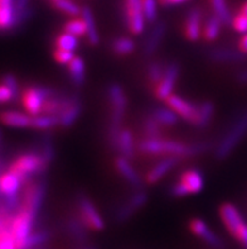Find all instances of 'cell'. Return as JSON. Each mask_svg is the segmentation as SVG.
Masks as SVG:
<instances>
[{"label":"cell","mask_w":247,"mask_h":249,"mask_svg":"<svg viewBox=\"0 0 247 249\" xmlns=\"http://www.w3.org/2000/svg\"><path fill=\"white\" fill-rule=\"evenodd\" d=\"M212 144L208 142L185 143L164 138H144L139 143V151L144 155L150 156H175V157H194L210 151Z\"/></svg>","instance_id":"1"},{"label":"cell","mask_w":247,"mask_h":249,"mask_svg":"<svg viewBox=\"0 0 247 249\" xmlns=\"http://www.w3.org/2000/svg\"><path fill=\"white\" fill-rule=\"evenodd\" d=\"M107 98L111 105V115H110L109 126H107V142L110 148L117 151L119 137L124 122L126 107H128V98H126L124 89L119 84H111L107 89Z\"/></svg>","instance_id":"2"},{"label":"cell","mask_w":247,"mask_h":249,"mask_svg":"<svg viewBox=\"0 0 247 249\" xmlns=\"http://www.w3.org/2000/svg\"><path fill=\"white\" fill-rule=\"evenodd\" d=\"M247 136V110L232 123L231 128L223 134L216 147V158L222 161L235 151L242 139Z\"/></svg>","instance_id":"3"},{"label":"cell","mask_w":247,"mask_h":249,"mask_svg":"<svg viewBox=\"0 0 247 249\" xmlns=\"http://www.w3.org/2000/svg\"><path fill=\"white\" fill-rule=\"evenodd\" d=\"M48 166L43 161L41 153L35 152H27L18 157L9 164L8 170L13 171L14 174L18 175L20 178L25 182V185L31 182L33 178L43 174L44 170Z\"/></svg>","instance_id":"4"},{"label":"cell","mask_w":247,"mask_h":249,"mask_svg":"<svg viewBox=\"0 0 247 249\" xmlns=\"http://www.w3.org/2000/svg\"><path fill=\"white\" fill-rule=\"evenodd\" d=\"M47 194V182L44 178L32 180L24 186L22 193V206L20 210L28 213L32 218L37 220L42 205Z\"/></svg>","instance_id":"5"},{"label":"cell","mask_w":247,"mask_h":249,"mask_svg":"<svg viewBox=\"0 0 247 249\" xmlns=\"http://www.w3.org/2000/svg\"><path fill=\"white\" fill-rule=\"evenodd\" d=\"M58 94L60 92L56 91L54 89L48 88V86H31L22 95L23 107H25V110L28 111L29 115H32V117L39 115V114L43 113L44 103L48 99L57 96Z\"/></svg>","instance_id":"6"},{"label":"cell","mask_w":247,"mask_h":249,"mask_svg":"<svg viewBox=\"0 0 247 249\" xmlns=\"http://www.w3.org/2000/svg\"><path fill=\"white\" fill-rule=\"evenodd\" d=\"M124 23L132 35H141L145 28L143 0H124Z\"/></svg>","instance_id":"7"},{"label":"cell","mask_w":247,"mask_h":249,"mask_svg":"<svg viewBox=\"0 0 247 249\" xmlns=\"http://www.w3.org/2000/svg\"><path fill=\"white\" fill-rule=\"evenodd\" d=\"M77 208L80 212V218L82 219L84 224L87 225L88 229H94V231H102L105 228V221L102 216L99 214L97 209L91 202L87 196L80 194L77 196Z\"/></svg>","instance_id":"8"},{"label":"cell","mask_w":247,"mask_h":249,"mask_svg":"<svg viewBox=\"0 0 247 249\" xmlns=\"http://www.w3.org/2000/svg\"><path fill=\"white\" fill-rule=\"evenodd\" d=\"M181 67L177 62L169 63L165 67L164 75L160 80V82L155 86V96L160 100H168L169 96H172L174 91L175 84L179 77Z\"/></svg>","instance_id":"9"},{"label":"cell","mask_w":247,"mask_h":249,"mask_svg":"<svg viewBox=\"0 0 247 249\" xmlns=\"http://www.w3.org/2000/svg\"><path fill=\"white\" fill-rule=\"evenodd\" d=\"M35 219L32 218L28 213L24 210H19L12 220V233L16 240V244L19 246L24 242L27 238L31 235V233L34 231Z\"/></svg>","instance_id":"10"},{"label":"cell","mask_w":247,"mask_h":249,"mask_svg":"<svg viewBox=\"0 0 247 249\" xmlns=\"http://www.w3.org/2000/svg\"><path fill=\"white\" fill-rule=\"evenodd\" d=\"M148 201V194L145 191H140L139 190L138 193H135L134 195L130 197L126 202H124L121 206H120L117 210H116L115 214V220L116 223H125L129 219L132 218L135 213L140 210L143 206L147 204Z\"/></svg>","instance_id":"11"},{"label":"cell","mask_w":247,"mask_h":249,"mask_svg":"<svg viewBox=\"0 0 247 249\" xmlns=\"http://www.w3.org/2000/svg\"><path fill=\"white\" fill-rule=\"evenodd\" d=\"M219 215H221L223 224L227 228L230 234L237 238L238 233L245 225L244 218L237 210V208L235 205H232V204H223L219 209Z\"/></svg>","instance_id":"12"},{"label":"cell","mask_w":247,"mask_h":249,"mask_svg":"<svg viewBox=\"0 0 247 249\" xmlns=\"http://www.w3.org/2000/svg\"><path fill=\"white\" fill-rule=\"evenodd\" d=\"M166 104H168V107H172L173 110L178 114L179 117L183 118L185 122L192 124L194 123L196 117H197L198 105L193 104V103H189L185 99L181 98V96L174 94L172 96H169L168 100H166Z\"/></svg>","instance_id":"13"},{"label":"cell","mask_w":247,"mask_h":249,"mask_svg":"<svg viewBox=\"0 0 247 249\" xmlns=\"http://www.w3.org/2000/svg\"><path fill=\"white\" fill-rule=\"evenodd\" d=\"M189 228H191L192 233H194L197 237L202 238L206 244L214 249H223L225 248V243L223 240L217 235L214 231H212L210 228L207 227V224L200 219H193L189 223Z\"/></svg>","instance_id":"14"},{"label":"cell","mask_w":247,"mask_h":249,"mask_svg":"<svg viewBox=\"0 0 247 249\" xmlns=\"http://www.w3.org/2000/svg\"><path fill=\"white\" fill-rule=\"evenodd\" d=\"M181 161V157L175 156H166L162 161L158 162L155 166H153L149 172L147 174V182L148 183H157L159 182L166 174H169L174 167L178 166L179 162Z\"/></svg>","instance_id":"15"},{"label":"cell","mask_w":247,"mask_h":249,"mask_svg":"<svg viewBox=\"0 0 247 249\" xmlns=\"http://www.w3.org/2000/svg\"><path fill=\"white\" fill-rule=\"evenodd\" d=\"M208 57L211 61L217 63H240L246 61L247 54L241 50L217 47L208 52Z\"/></svg>","instance_id":"16"},{"label":"cell","mask_w":247,"mask_h":249,"mask_svg":"<svg viewBox=\"0 0 247 249\" xmlns=\"http://www.w3.org/2000/svg\"><path fill=\"white\" fill-rule=\"evenodd\" d=\"M202 10L198 6L192 8L187 14L184 24V33L188 41L197 42L202 35Z\"/></svg>","instance_id":"17"},{"label":"cell","mask_w":247,"mask_h":249,"mask_svg":"<svg viewBox=\"0 0 247 249\" xmlns=\"http://www.w3.org/2000/svg\"><path fill=\"white\" fill-rule=\"evenodd\" d=\"M166 32V23L160 20L157 24L154 25V28L151 29L149 36H148L147 41L144 43V48H143V53L145 57H151L159 48L160 43L163 42V38L165 36Z\"/></svg>","instance_id":"18"},{"label":"cell","mask_w":247,"mask_h":249,"mask_svg":"<svg viewBox=\"0 0 247 249\" xmlns=\"http://www.w3.org/2000/svg\"><path fill=\"white\" fill-rule=\"evenodd\" d=\"M25 186V182L18 176L16 174H14L13 171L8 170L6 172H4L0 177V190H1V194L6 196H16L22 195L20 191H22L23 187Z\"/></svg>","instance_id":"19"},{"label":"cell","mask_w":247,"mask_h":249,"mask_svg":"<svg viewBox=\"0 0 247 249\" xmlns=\"http://www.w3.org/2000/svg\"><path fill=\"white\" fill-rule=\"evenodd\" d=\"M77 99H79L77 96H69V95H65L60 92L57 96L48 99L44 103L43 113L52 114V115H60L66 109H68Z\"/></svg>","instance_id":"20"},{"label":"cell","mask_w":247,"mask_h":249,"mask_svg":"<svg viewBox=\"0 0 247 249\" xmlns=\"http://www.w3.org/2000/svg\"><path fill=\"white\" fill-rule=\"evenodd\" d=\"M116 170L119 171V174L121 175L126 180V182L130 185V186L135 187V189H139L143 185V180L140 178L139 174L136 172V170L134 168L130 161L126 160L124 157H119L115 161Z\"/></svg>","instance_id":"21"},{"label":"cell","mask_w":247,"mask_h":249,"mask_svg":"<svg viewBox=\"0 0 247 249\" xmlns=\"http://www.w3.org/2000/svg\"><path fill=\"white\" fill-rule=\"evenodd\" d=\"M66 231H68L71 239L75 240L76 243L83 244L88 240V227L81 218L71 216L66 223Z\"/></svg>","instance_id":"22"},{"label":"cell","mask_w":247,"mask_h":249,"mask_svg":"<svg viewBox=\"0 0 247 249\" xmlns=\"http://www.w3.org/2000/svg\"><path fill=\"white\" fill-rule=\"evenodd\" d=\"M0 122L8 126L14 128H29L32 123V115L20 111L6 110L0 114Z\"/></svg>","instance_id":"23"},{"label":"cell","mask_w":247,"mask_h":249,"mask_svg":"<svg viewBox=\"0 0 247 249\" xmlns=\"http://www.w3.org/2000/svg\"><path fill=\"white\" fill-rule=\"evenodd\" d=\"M81 18L83 19L84 24H86V37H87L88 43L92 44V46L100 43V35L97 31L94 13H92L90 6H82Z\"/></svg>","instance_id":"24"},{"label":"cell","mask_w":247,"mask_h":249,"mask_svg":"<svg viewBox=\"0 0 247 249\" xmlns=\"http://www.w3.org/2000/svg\"><path fill=\"white\" fill-rule=\"evenodd\" d=\"M181 182L184 185L185 189L189 194H197L202 191L204 186L203 176L199 171L197 170H188L181 175Z\"/></svg>","instance_id":"25"},{"label":"cell","mask_w":247,"mask_h":249,"mask_svg":"<svg viewBox=\"0 0 247 249\" xmlns=\"http://www.w3.org/2000/svg\"><path fill=\"white\" fill-rule=\"evenodd\" d=\"M16 17L14 0H0V29L12 31Z\"/></svg>","instance_id":"26"},{"label":"cell","mask_w":247,"mask_h":249,"mask_svg":"<svg viewBox=\"0 0 247 249\" xmlns=\"http://www.w3.org/2000/svg\"><path fill=\"white\" fill-rule=\"evenodd\" d=\"M52 238V233L47 229H39V231H33L27 239L23 242L18 249H35L41 248L44 244H47Z\"/></svg>","instance_id":"27"},{"label":"cell","mask_w":247,"mask_h":249,"mask_svg":"<svg viewBox=\"0 0 247 249\" xmlns=\"http://www.w3.org/2000/svg\"><path fill=\"white\" fill-rule=\"evenodd\" d=\"M117 151L120 152L121 157L126 160H132L135 155V143L134 136H132V130L122 129L119 137V145H117Z\"/></svg>","instance_id":"28"},{"label":"cell","mask_w":247,"mask_h":249,"mask_svg":"<svg viewBox=\"0 0 247 249\" xmlns=\"http://www.w3.org/2000/svg\"><path fill=\"white\" fill-rule=\"evenodd\" d=\"M68 72L71 81L76 88L83 85L84 80H86V65L81 57L75 56V58L69 62Z\"/></svg>","instance_id":"29"},{"label":"cell","mask_w":247,"mask_h":249,"mask_svg":"<svg viewBox=\"0 0 247 249\" xmlns=\"http://www.w3.org/2000/svg\"><path fill=\"white\" fill-rule=\"evenodd\" d=\"M213 113H214V105L211 101H203L202 104L198 105L197 117H196L193 125L197 126L198 129L207 128L212 122Z\"/></svg>","instance_id":"30"},{"label":"cell","mask_w":247,"mask_h":249,"mask_svg":"<svg viewBox=\"0 0 247 249\" xmlns=\"http://www.w3.org/2000/svg\"><path fill=\"white\" fill-rule=\"evenodd\" d=\"M151 115L158 120L160 125L163 126H173L178 123L179 115L170 107H155L151 111Z\"/></svg>","instance_id":"31"},{"label":"cell","mask_w":247,"mask_h":249,"mask_svg":"<svg viewBox=\"0 0 247 249\" xmlns=\"http://www.w3.org/2000/svg\"><path fill=\"white\" fill-rule=\"evenodd\" d=\"M81 101H80V99H77L68 109H66L62 114L58 115V117H60V125L63 126V128H69V126H72L73 124L76 123V120L79 119L80 115H81Z\"/></svg>","instance_id":"32"},{"label":"cell","mask_w":247,"mask_h":249,"mask_svg":"<svg viewBox=\"0 0 247 249\" xmlns=\"http://www.w3.org/2000/svg\"><path fill=\"white\" fill-rule=\"evenodd\" d=\"M60 125V117L52 114H39L32 117L31 128L33 129H52L54 126Z\"/></svg>","instance_id":"33"},{"label":"cell","mask_w":247,"mask_h":249,"mask_svg":"<svg viewBox=\"0 0 247 249\" xmlns=\"http://www.w3.org/2000/svg\"><path fill=\"white\" fill-rule=\"evenodd\" d=\"M222 24L223 23L221 22V19L216 14H212V16L208 17L203 28V36L206 38V41H216L217 38H218L219 33H221V29H222L221 27H222Z\"/></svg>","instance_id":"34"},{"label":"cell","mask_w":247,"mask_h":249,"mask_svg":"<svg viewBox=\"0 0 247 249\" xmlns=\"http://www.w3.org/2000/svg\"><path fill=\"white\" fill-rule=\"evenodd\" d=\"M211 5L213 8V14H216L223 24H231L233 18L226 0H211Z\"/></svg>","instance_id":"35"},{"label":"cell","mask_w":247,"mask_h":249,"mask_svg":"<svg viewBox=\"0 0 247 249\" xmlns=\"http://www.w3.org/2000/svg\"><path fill=\"white\" fill-rule=\"evenodd\" d=\"M111 48L117 56H126L135 51V42L128 37L116 38L111 44Z\"/></svg>","instance_id":"36"},{"label":"cell","mask_w":247,"mask_h":249,"mask_svg":"<svg viewBox=\"0 0 247 249\" xmlns=\"http://www.w3.org/2000/svg\"><path fill=\"white\" fill-rule=\"evenodd\" d=\"M79 47V37H76L73 35H69L67 32L60 35L56 39V48L58 50H65V51H71L75 52Z\"/></svg>","instance_id":"37"},{"label":"cell","mask_w":247,"mask_h":249,"mask_svg":"<svg viewBox=\"0 0 247 249\" xmlns=\"http://www.w3.org/2000/svg\"><path fill=\"white\" fill-rule=\"evenodd\" d=\"M39 153H41L42 158H43V161L46 162L47 166H49V163L53 162L56 151H54V144L50 134H44L43 136V139H42L41 143V152Z\"/></svg>","instance_id":"38"},{"label":"cell","mask_w":247,"mask_h":249,"mask_svg":"<svg viewBox=\"0 0 247 249\" xmlns=\"http://www.w3.org/2000/svg\"><path fill=\"white\" fill-rule=\"evenodd\" d=\"M143 133H144L145 138H160L162 125L158 123V120L153 115H150V117L145 118L143 122Z\"/></svg>","instance_id":"39"},{"label":"cell","mask_w":247,"mask_h":249,"mask_svg":"<svg viewBox=\"0 0 247 249\" xmlns=\"http://www.w3.org/2000/svg\"><path fill=\"white\" fill-rule=\"evenodd\" d=\"M54 6L69 17H75V18L81 17L82 8L73 3L72 0H58V1H54Z\"/></svg>","instance_id":"40"},{"label":"cell","mask_w":247,"mask_h":249,"mask_svg":"<svg viewBox=\"0 0 247 249\" xmlns=\"http://www.w3.org/2000/svg\"><path fill=\"white\" fill-rule=\"evenodd\" d=\"M65 32L73 35L76 37H81V36H86V24H84L83 19L82 18H75L71 19L65 24Z\"/></svg>","instance_id":"41"},{"label":"cell","mask_w":247,"mask_h":249,"mask_svg":"<svg viewBox=\"0 0 247 249\" xmlns=\"http://www.w3.org/2000/svg\"><path fill=\"white\" fill-rule=\"evenodd\" d=\"M164 71H165V67L159 61L150 62V65L148 66V77H149L151 84L157 86L160 82V80H162V77H163Z\"/></svg>","instance_id":"42"},{"label":"cell","mask_w":247,"mask_h":249,"mask_svg":"<svg viewBox=\"0 0 247 249\" xmlns=\"http://www.w3.org/2000/svg\"><path fill=\"white\" fill-rule=\"evenodd\" d=\"M143 13L145 20L154 23L158 18V3L157 0H143Z\"/></svg>","instance_id":"43"},{"label":"cell","mask_w":247,"mask_h":249,"mask_svg":"<svg viewBox=\"0 0 247 249\" xmlns=\"http://www.w3.org/2000/svg\"><path fill=\"white\" fill-rule=\"evenodd\" d=\"M0 249H18V244L12 233V227L0 233Z\"/></svg>","instance_id":"44"},{"label":"cell","mask_w":247,"mask_h":249,"mask_svg":"<svg viewBox=\"0 0 247 249\" xmlns=\"http://www.w3.org/2000/svg\"><path fill=\"white\" fill-rule=\"evenodd\" d=\"M33 17V9H32L31 6L28 8H25V9L20 10V12L16 13V17H14V23H13V28L12 31L14 29H18L19 27H22L23 24L28 22L29 19Z\"/></svg>","instance_id":"45"},{"label":"cell","mask_w":247,"mask_h":249,"mask_svg":"<svg viewBox=\"0 0 247 249\" xmlns=\"http://www.w3.org/2000/svg\"><path fill=\"white\" fill-rule=\"evenodd\" d=\"M3 84L10 89V91H12L14 99H18L20 90H19V82L16 76H13L12 73H6L3 77Z\"/></svg>","instance_id":"46"},{"label":"cell","mask_w":247,"mask_h":249,"mask_svg":"<svg viewBox=\"0 0 247 249\" xmlns=\"http://www.w3.org/2000/svg\"><path fill=\"white\" fill-rule=\"evenodd\" d=\"M53 56L57 62L61 63V65H69V62L75 58V53L73 52H71V51L58 50V48H56Z\"/></svg>","instance_id":"47"},{"label":"cell","mask_w":247,"mask_h":249,"mask_svg":"<svg viewBox=\"0 0 247 249\" xmlns=\"http://www.w3.org/2000/svg\"><path fill=\"white\" fill-rule=\"evenodd\" d=\"M232 25L236 31L245 35V33H247V17L244 16L242 13H238L232 20Z\"/></svg>","instance_id":"48"},{"label":"cell","mask_w":247,"mask_h":249,"mask_svg":"<svg viewBox=\"0 0 247 249\" xmlns=\"http://www.w3.org/2000/svg\"><path fill=\"white\" fill-rule=\"evenodd\" d=\"M14 100V96H13L10 89L6 85L1 84L0 85V104H4V103H8V101Z\"/></svg>","instance_id":"49"},{"label":"cell","mask_w":247,"mask_h":249,"mask_svg":"<svg viewBox=\"0 0 247 249\" xmlns=\"http://www.w3.org/2000/svg\"><path fill=\"white\" fill-rule=\"evenodd\" d=\"M14 216H6V215L0 214V233L8 228L12 227V220Z\"/></svg>","instance_id":"50"},{"label":"cell","mask_w":247,"mask_h":249,"mask_svg":"<svg viewBox=\"0 0 247 249\" xmlns=\"http://www.w3.org/2000/svg\"><path fill=\"white\" fill-rule=\"evenodd\" d=\"M236 239H237L242 246H244L245 249H247V224L246 223H245V225L242 227L241 231H240V233H238Z\"/></svg>","instance_id":"51"},{"label":"cell","mask_w":247,"mask_h":249,"mask_svg":"<svg viewBox=\"0 0 247 249\" xmlns=\"http://www.w3.org/2000/svg\"><path fill=\"white\" fill-rule=\"evenodd\" d=\"M29 6V0H14V8H16V13L20 12V10L25 9Z\"/></svg>","instance_id":"52"},{"label":"cell","mask_w":247,"mask_h":249,"mask_svg":"<svg viewBox=\"0 0 247 249\" xmlns=\"http://www.w3.org/2000/svg\"><path fill=\"white\" fill-rule=\"evenodd\" d=\"M238 48L244 52V53L247 54V33H245L244 37L240 39V42H238Z\"/></svg>","instance_id":"53"},{"label":"cell","mask_w":247,"mask_h":249,"mask_svg":"<svg viewBox=\"0 0 247 249\" xmlns=\"http://www.w3.org/2000/svg\"><path fill=\"white\" fill-rule=\"evenodd\" d=\"M237 81L240 82V84H247V69L242 70V71H240V72L237 73Z\"/></svg>","instance_id":"54"},{"label":"cell","mask_w":247,"mask_h":249,"mask_svg":"<svg viewBox=\"0 0 247 249\" xmlns=\"http://www.w3.org/2000/svg\"><path fill=\"white\" fill-rule=\"evenodd\" d=\"M184 1H187V0H160V3L165 6L175 5V4H181V3H184Z\"/></svg>","instance_id":"55"},{"label":"cell","mask_w":247,"mask_h":249,"mask_svg":"<svg viewBox=\"0 0 247 249\" xmlns=\"http://www.w3.org/2000/svg\"><path fill=\"white\" fill-rule=\"evenodd\" d=\"M4 168H5V160L3 158V156H0V177L4 174ZM0 195H1V190H0Z\"/></svg>","instance_id":"56"},{"label":"cell","mask_w":247,"mask_h":249,"mask_svg":"<svg viewBox=\"0 0 247 249\" xmlns=\"http://www.w3.org/2000/svg\"><path fill=\"white\" fill-rule=\"evenodd\" d=\"M3 149H4V136L1 129H0V156H1V153H3Z\"/></svg>","instance_id":"57"},{"label":"cell","mask_w":247,"mask_h":249,"mask_svg":"<svg viewBox=\"0 0 247 249\" xmlns=\"http://www.w3.org/2000/svg\"><path fill=\"white\" fill-rule=\"evenodd\" d=\"M240 13H242L244 16L247 17V1L244 4V6H242V9H241V12H240Z\"/></svg>","instance_id":"58"},{"label":"cell","mask_w":247,"mask_h":249,"mask_svg":"<svg viewBox=\"0 0 247 249\" xmlns=\"http://www.w3.org/2000/svg\"><path fill=\"white\" fill-rule=\"evenodd\" d=\"M35 249H48V248H44V247H41V248H35Z\"/></svg>","instance_id":"59"},{"label":"cell","mask_w":247,"mask_h":249,"mask_svg":"<svg viewBox=\"0 0 247 249\" xmlns=\"http://www.w3.org/2000/svg\"><path fill=\"white\" fill-rule=\"evenodd\" d=\"M86 249H94V248H86Z\"/></svg>","instance_id":"60"},{"label":"cell","mask_w":247,"mask_h":249,"mask_svg":"<svg viewBox=\"0 0 247 249\" xmlns=\"http://www.w3.org/2000/svg\"><path fill=\"white\" fill-rule=\"evenodd\" d=\"M53 1H58V0H53Z\"/></svg>","instance_id":"61"}]
</instances>
